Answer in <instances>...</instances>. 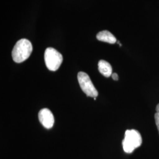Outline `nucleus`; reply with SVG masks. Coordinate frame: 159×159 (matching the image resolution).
<instances>
[{
  "mask_svg": "<svg viewBox=\"0 0 159 159\" xmlns=\"http://www.w3.org/2000/svg\"><path fill=\"white\" fill-rule=\"evenodd\" d=\"M33 51V46L27 39H23L18 41L12 51L13 60L17 63H21L29 58Z\"/></svg>",
  "mask_w": 159,
  "mask_h": 159,
  "instance_id": "1",
  "label": "nucleus"
},
{
  "mask_svg": "<svg viewBox=\"0 0 159 159\" xmlns=\"http://www.w3.org/2000/svg\"><path fill=\"white\" fill-rule=\"evenodd\" d=\"M142 143V138L138 131L132 129L125 131V139L122 144L123 150L127 153H131Z\"/></svg>",
  "mask_w": 159,
  "mask_h": 159,
  "instance_id": "2",
  "label": "nucleus"
},
{
  "mask_svg": "<svg viewBox=\"0 0 159 159\" xmlns=\"http://www.w3.org/2000/svg\"><path fill=\"white\" fill-rule=\"evenodd\" d=\"M63 58L62 55L56 49L48 47L44 52V61L47 68L52 71H55L60 68Z\"/></svg>",
  "mask_w": 159,
  "mask_h": 159,
  "instance_id": "3",
  "label": "nucleus"
},
{
  "mask_svg": "<svg viewBox=\"0 0 159 159\" xmlns=\"http://www.w3.org/2000/svg\"><path fill=\"white\" fill-rule=\"evenodd\" d=\"M77 79L81 90L87 96L94 98H96L98 96V91L93 85L88 74L84 72L80 71L77 75Z\"/></svg>",
  "mask_w": 159,
  "mask_h": 159,
  "instance_id": "4",
  "label": "nucleus"
},
{
  "mask_svg": "<svg viewBox=\"0 0 159 159\" xmlns=\"http://www.w3.org/2000/svg\"><path fill=\"white\" fill-rule=\"evenodd\" d=\"M39 119L46 129H51L54 123V117L51 111L48 108H43L39 113Z\"/></svg>",
  "mask_w": 159,
  "mask_h": 159,
  "instance_id": "5",
  "label": "nucleus"
},
{
  "mask_svg": "<svg viewBox=\"0 0 159 159\" xmlns=\"http://www.w3.org/2000/svg\"><path fill=\"white\" fill-rule=\"evenodd\" d=\"M96 37L97 40L100 41L108 43L110 44H114L117 41L116 38L114 36L113 34L107 30L99 32L97 35Z\"/></svg>",
  "mask_w": 159,
  "mask_h": 159,
  "instance_id": "6",
  "label": "nucleus"
},
{
  "mask_svg": "<svg viewBox=\"0 0 159 159\" xmlns=\"http://www.w3.org/2000/svg\"><path fill=\"white\" fill-rule=\"evenodd\" d=\"M100 73L106 77H109L112 75V67L110 63L105 60H100L98 64Z\"/></svg>",
  "mask_w": 159,
  "mask_h": 159,
  "instance_id": "7",
  "label": "nucleus"
},
{
  "mask_svg": "<svg viewBox=\"0 0 159 159\" xmlns=\"http://www.w3.org/2000/svg\"><path fill=\"white\" fill-rule=\"evenodd\" d=\"M156 112L154 114V119H155V122H156V125L157 126V130L159 131V104H158L156 106Z\"/></svg>",
  "mask_w": 159,
  "mask_h": 159,
  "instance_id": "8",
  "label": "nucleus"
},
{
  "mask_svg": "<svg viewBox=\"0 0 159 159\" xmlns=\"http://www.w3.org/2000/svg\"><path fill=\"white\" fill-rule=\"evenodd\" d=\"M111 77H112V79L115 81H117L119 80V76L117 73H113L111 75Z\"/></svg>",
  "mask_w": 159,
  "mask_h": 159,
  "instance_id": "9",
  "label": "nucleus"
}]
</instances>
